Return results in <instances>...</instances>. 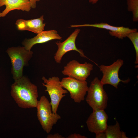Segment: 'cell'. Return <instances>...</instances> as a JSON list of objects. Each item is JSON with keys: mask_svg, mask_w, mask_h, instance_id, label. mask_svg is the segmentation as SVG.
<instances>
[{"mask_svg": "<svg viewBox=\"0 0 138 138\" xmlns=\"http://www.w3.org/2000/svg\"><path fill=\"white\" fill-rule=\"evenodd\" d=\"M4 5L6 7L0 12V17L5 16L9 13L14 10L29 12L31 8L29 0H0V7Z\"/></svg>", "mask_w": 138, "mask_h": 138, "instance_id": "14", "label": "cell"}, {"mask_svg": "<svg viewBox=\"0 0 138 138\" xmlns=\"http://www.w3.org/2000/svg\"><path fill=\"white\" fill-rule=\"evenodd\" d=\"M44 16L39 18L29 20L18 19L15 24L18 29L20 31H28L38 34L44 31L45 23H43Z\"/></svg>", "mask_w": 138, "mask_h": 138, "instance_id": "13", "label": "cell"}, {"mask_svg": "<svg viewBox=\"0 0 138 138\" xmlns=\"http://www.w3.org/2000/svg\"><path fill=\"white\" fill-rule=\"evenodd\" d=\"M11 94L18 106L24 109L36 108L38 97L37 86L23 76L14 80L11 86Z\"/></svg>", "mask_w": 138, "mask_h": 138, "instance_id": "1", "label": "cell"}, {"mask_svg": "<svg viewBox=\"0 0 138 138\" xmlns=\"http://www.w3.org/2000/svg\"><path fill=\"white\" fill-rule=\"evenodd\" d=\"M108 119L104 110H93L86 121L89 131L95 134L104 132L108 126Z\"/></svg>", "mask_w": 138, "mask_h": 138, "instance_id": "10", "label": "cell"}, {"mask_svg": "<svg viewBox=\"0 0 138 138\" xmlns=\"http://www.w3.org/2000/svg\"><path fill=\"white\" fill-rule=\"evenodd\" d=\"M30 2L31 5V8L33 9H35L36 7V3L39 2L40 0H29Z\"/></svg>", "mask_w": 138, "mask_h": 138, "instance_id": "20", "label": "cell"}, {"mask_svg": "<svg viewBox=\"0 0 138 138\" xmlns=\"http://www.w3.org/2000/svg\"><path fill=\"white\" fill-rule=\"evenodd\" d=\"M93 67V65L89 63L81 64L73 60L67 64L62 72L64 75L80 80H86L90 75Z\"/></svg>", "mask_w": 138, "mask_h": 138, "instance_id": "8", "label": "cell"}, {"mask_svg": "<svg viewBox=\"0 0 138 138\" xmlns=\"http://www.w3.org/2000/svg\"><path fill=\"white\" fill-rule=\"evenodd\" d=\"M80 31V29H76L64 41L56 42L58 49L55 54L54 59L57 63H60L63 56L67 52L71 51H76L79 53L81 57L88 58L84 55L82 50L78 49L76 45V39Z\"/></svg>", "mask_w": 138, "mask_h": 138, "instance_id": "9", "label": "cell"}, {"mask_svg": "<svg viewBox=\"0 0 138 138\" xmlns=\"http://www.w3.org/2000/svg\"><path fill=\"white\" fill-rule=\"evenodd\" d=\"M103 85L98 78L95 77L88 87L86 101L93 110H104L107 107L108 97Z\"/></svg>", "mask_w": 138, "mask_h": 138, "instance_id": "4", "label": "cell"}, {"mask_svg": "<svg viewBox=\"0 0 138 138\" xmlns=\"http://www.w3.org/2000/svg\"><path fill=\"white\" fill-rule=\"evenodd\" d=\"M68 138H86V137L83 136L79 134L76 133L72 134L69 135L67 137Z\"/></svg>", "mask_w": 138, "mask_h": 138, "instance_id": "18", "label": "cell"}, {"mask_svg": "<svg viewBox=\"0 0 138 138\" xmlns=\"http://www.w3.org/2000/svg\"><path fill=\"white\" fill-rule=\"evenodd\" d=\"M99 0H89V2L92 4H94L96 3Z\"/></svg>", "mask_w": 138, "mask_h": 138, "instance_id": "21", "label": "cell"}, {"mask_svg": "<svg viewBox=\"0 0 138 138\" xmlns=\"http://www.w3.org/2000/svg\"><path fill=\"white\" fill-rule=\"evenodd\" d=\"M47 138H64V137L58 133H55L53 134H50L48 135L47 137Z\"/></svg>", "mask_w": 138, "mask_h": 138, "instance_id": "19", "label": "cell"}, {"mask_svg": "<svg viewBox=\"0 0 138 138\" xmlns=\"http://www.w3.org/2000/svg\"><path fill=\"white\" fill-rule=\"evenodd\" d=\"M6 52L11 60L13 79L14 80L18 79L23 76L24 67L28 65L33 52L27 50L24 46L9 47Z\"/></svg>", "mask_w": 138, "mask_h": 138, "instance_id": "2", "label": "cell"}, {"mask_svg": "<svg viewBox=\"0 0 138 138\" xmlns=\"http://www.w3.org/2000/svg\"><path fill=\"white\" fill-rule=\"evenodd\" d=\"M60 83L62 87L69 92L71 98L75 102L80 103L84 100L88 88L86 80L68 76L62 78Z\"/></svg>", "mask_w": 138, "mask_h": 138, "instance_id": "6", "label": "cell"}, {"mask_svg": "<svg viewBox=\"0 0 138 138\" xmlns=\"http://www.w3.org/2000/svg\"><path fill=\"white\" fill-rule=\"evenodd\" d=\"M123 63L124 61L122 60L118 59L110 65H100L99 67L100 70L103 73V76L100 80L102 83L103 85H111L117 89L120 82H122L124 83H128L130 81V79L122 80L119 76V70Z\"/></svg>", "mask_w": 138, "mask_h": 138, "instance_id": "7", "label": "cell"}, {"mask_svg": "<svg viewBox=\"0 0 138 138\" xmlns=\"http://www.w3.org/2000/svg\"><path fill=\"white\" fill-rule=\"evenodd\" d=\"M131 41L134 47L136 54L135 63L138 64V32L137 31L131 32L126 36Z\"/></svg>", "mask_w": 138, "mask_h": 138, "instance_id": "17", "label": "cell"}, {"mask_svg": "<svg viewBox=\"0 0 138 138\" xmlns=\"http://www.w3.org/2000/svg\"><path fill=\"white\" fill-rule=\"evenodd\" d=\"M89 27L102 28L109 30L110 35L119 39H122L126 37L129 33L137 31V29H130L123 26H115L107 23L102 22L94 24H84L81 25H72L70 28Z\"/></svg>", "mask_w": 138, "mask_h": 138, "instance_id": "11", "label": "cell"}, {"mask_svg": "<svg viewBox=\"0 0 138 138\" xmlns=\"http://www.w3.org/2000/svg\"><path fill=\"white\" fill-rule=\"evenodd\" d=\"M36 108L37 118L42 127L47 133H49L61 119V116L52 112L50 102L44 95L41 97Z\"/></svg>", "mask_w": 138, "mask_h": 138, "instance_id": "3", "label": "cell"}, {"mask_svg": "<svg viewBox=\"0 0 138 138\" xmlns=\"http://www.w3.org/2000/svg\"><path fill=\"white\" fill-rule=\"evenodd\" d=\"M126 133L121 131L119 123L116 121V124L108 126L103 132V138H127Z\"/></svg>", "mask_w": 138, "mask_h": 138, "instance_id": "15", "label": "cell"}, {"mask_svg": "<svg viewBox=\"0 0 138 138\" xmlns=\"http://www.w3.org/2000/svg\"><path fill=\"white\" fill-rule=\"evenodd\" d=\"M62 40V37L57 31L53 30L43 31L37 34L34 37L25 39L22 42V44L27 50L30 51L35 45L44 43L54 39Z\"/></svg>", "mask_w": 138, "mask_h": 138, "instance_id": "12", "label": "cell"}, {"mask_svg": "<svg viewBox=\"0 0 138 138\" xmlns=\"http://www.w3.org/2000/svg\"><path fill=\"white\" fill-rule=\"evenodd\" d=\"M42 79L43 81L42 84L46 88L45 91L48 93L51 99L52 111L53 113H57L60 101L68 91L62 87L58 77L53 76L47 79L43 76Z\"/></svg>", "mask_w": 138, "mask_h": 138, "instance_id": "5", "label": "cell"}, {"mask_svg": "<svg viewBox=\"0 0 138 138\" xmlns=\"http://www.w3.org/2000/svg\"><path fill=\"white\" fill-rule=\"evenodd\" d=\"M127 9L132 12L133 20L134 22L138 21V0H127Z\"/></svg>", "mask_w": 138, "mask_h": 138, "instance_id": "16", "label": "cell"}]
</instances>
